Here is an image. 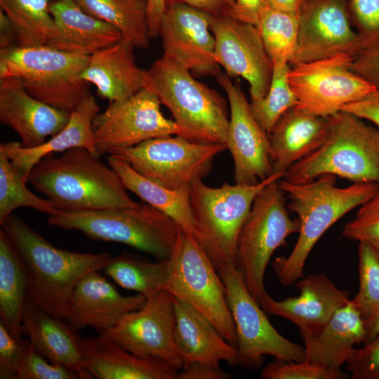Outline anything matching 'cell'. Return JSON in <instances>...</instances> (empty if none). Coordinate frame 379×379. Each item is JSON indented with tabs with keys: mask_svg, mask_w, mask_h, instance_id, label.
Returning a JSON list of instances; mask_svg holds the SVG:
<instances>
[{
	"mask_svg": "<svg viewBox=\"0 0 379 379\" xmlns=\"http://www.w3.org/2000/svg\"><path fill=\"white\" fill-rule=\"evenodd\" d=\"M17 248L28 277V302L65 320L78 282L103 270L112 255L63 250L46 240L25 220L11 214L1 225Z\"/></svg>",
	"mask_w": 379,
	"mask_h": 379,
	"instance_id": "6da1fadb",
	"label": "cell"
},
{
	"mask_svg": "<svg viewBox=\"0 0 379 379\" xmlns=\"http://www.w3.org/2000/svg\"><path fill=\"white\" fill-rule=\"evenodd\" d=\"M59 211L135 207L117 172L87 149L74 147L60 157H45L32 168L28 181Z\"/></svg>",
	"mask_w": 379,
	"mask_h": 379,
	"instance_id": "7a4b0ae2",
	"label": "cell"
},
{
	"mask_svg": "<svg viewBox=\"0 0 379 379\" xmlns=\"http://www.w3.org/2000/svg\"><path fill=\"white\" fill-rule=\"evenodd\" d=\"M335 175L326 174L303 183L282 178L279 186L290 199L289 211L300 220L297 242L287 257H279L272 267L279 282L286 286L304 277L305 262L317 241L336 221L362 205L379 192V183L359 182L346 187L335 185Z\"/></svg>",
	"mask_w": 379,
	"mask_h": 379,
	"instance_id": "3957f363",
	"label": "cell"
},
{
	"mask_svg": "<svg viewBox=\"0 0 379 379\" xmlns=\"http://www.w3.org/2000/svg\"><path fill=\"white\" fill-rule=\"evenodd\" d=\"M147 72L149 85L172 113L183 137L227 147V105L217 91L196 80L182 64L164 55Z\"/></svg>",
	"mask_w": 379,
	"mask_h": 379,
	"instance_id": "277c9868",
	"label": "cell"
},
{
	"mask_svg": "<svg viewBox=\"0 0 379 379\" xmlns=\"http://www.w3.org/2000/svg\"><path fill=\"white\" fill-rule=\"evenodd\" d=\"M47 222L93 240L126 244L158 260L169 259L182 230L174 220L145 202L135 207L59 211Z\"/></svg>",
	"mask_w": 379,
	"mask_h": 379,
	"instance_id": "5b68a950",
	"label": "cell"
},
{
	"mask_svg": "<svg viewBox=\"0 0 379 379\" xmlns=\"http://www.w3.org/2000/svg\"><path fill=\"white\" fill-rule=\"evenodd\" d=\"M329 119L331 129L326 141L281 178L303 183L331 174L354 182L379 183V130L344 110Z\"/></svg>",
	"mask_w": 379,
	"mask_h": 379,
	"instance_id": "8992f818",
	"label": "cell"
},
{
	"mask_svg": "<svg viewBox=\"0 0 379 379\" xmlns=\"http://www.w3.org/2000/svg\"><path fill=\"white\" fill-rule=\"evenodd\" d=\"M89 57L47 46H11L0 49V79L19 78L32 97L71 114L91 94L81 77Z\"/></svg>",
	"mask_w": 379,
	"mask_h": 379,
	"instance_id": "52a82bcc",
	"label": "cell"
},
{
	"mask_svg": "<svg viewBox=\"0 0 379 379\" xmlns=\"http://www.w3.org/2000/svg\"><path fill=\"white\" fill-rule=\"evenodd\" d=\"M272 173L254 185H230L209 187L202 180L190 187L191 208L202 245L215 268L226 265L237 266V241L253 201L267 185L283 177Z\"/></svg>",
	"mask_w": 379,
	"mask_h": 379,
	"instance_id": "ba28073f",
	"label": "cell"
},
{
	"mask_svg": "<svg viewBox=\"0 0 379 379\" xmlns=\"http://www.w3.org/2000/svg\"><path fill=\"white\" fill-rule=\"evenodd\" d=\"M168 263L164 291L203 314L227 342L237 347L225 284L198 239L182 230Z\"/></svg>",
	"mask_w": 379,
	"mask_h": 379,
	"instance_id": "9c48e42d",
	"label": "cell"
},
{
	"mask_svg": "<svg viewBox=\"0 0 379 379\" xmlns=\"http://www.w3.org/2000/svg\"><path fill=\"white\" fill-rule=\"evenodd\" d=\"M284 194L278 180L262 190L253 201L238 238L237 267L259 304L266 292L264 277L272 255L286 244L289 235L300 229V219L291 220L288 215Z\"/></svg>",
	"mask_w": 379,
	"mask_h": 379,
	"instance_id": "30bf717a",
	"label": "cell"
},
{
	"mask_svg": "<svg viewBox=\"0 0 379 379\" xmlns=\"http://www.w3.org/2000/svg\"><path fill=\"white\" fill-rule=\"evenodd\" d=\"M226 149L224 145L198 143L176 135L150 139L112 155L146 179L179 190L202 180L211 171L215 156Z\"/></svg>",
	"mask_w": 379,
	"mask_h": 379,
	"instance_id": "8fae6325",
	"label": "cell"
},
{
	"mask_svg": "<svg viewBox=\"0 0 379 379\" xmlns=\"http://www.w3.org/2000/svg\"><path fill=\"white\" fill-rule=\"evenodd\" d=\"M226 291V299L237 333L240 364H258L264 355L285 361L306 359L305 347L281 335L271 324L265 312L247 289L234 265L218 269Z\"/></svg>",
	"mask_w": 379,
	"mask_h": 379,
	"instance_id": "7c38bea8",
	"label": "cell"
},
{
	"mask_svg": "<svg viewBox=\"0 0 379 379\" xmlns=\"http://www.w3.org/2000/svg\"><path fill=\"white\" fill-rule=\"evenodd\" d=\"M353 59L347 54H338L290 67L288 79L296 106L328 119L375 90L351 69Z\"/></svg>",
	"mask_w": 379,
	"mask_h": 379,
	"instance_id": "4fadbf2b",
	"label": "cell"
},
{
	"mask_svg": "<svg viewBox=\"0 0 379 379\" xmlns=\"http://www.w3.org/2000/svg\"><path fill=\"white\" fill-rule=\"evenodd\" d=\"M161 104L150 85L124 100L109 102L93 121L98 155L112 154L153 138L182 136L176 123L164 116Z\"/></svg>",
	"mask_w": 379,
	"mask_h": 379,
	"instance_id": "5bb4252c",
	"label": "cell"
},
{
	"mask_svg": "<svg viewBox=\"0 0 379 379\" xmlns=\"http://www.w3.org/2000/svg\"><path fill=\"white\" fill-rule=\"evenodd\" d=\"M175 324L173 295L164 290L100 335L136 355L164 361L179 371L183 363L175 340Z\"/></svg>",
	"mask_w": 379,
	"mask_h": 379,
	"instance_id": "9a60e30c",
	"label": "cell"
},
{
	"mask_svg": "<svg viewBox=\"0 0 379 379\" xmlns=\"http://www.w3.org/2000/svg\"><path fill=\"white\" fill-rule=\"evenodd\" d=\"M362 51L347 0H305L299 13L297 46L290 66Z\"/></svg>",
	"mask_w": 379,
	"mask_h": 379,
	"instance_id": "2e32d148",
	"label": "cell"
},
{
	"mask_svg": "<svg viewBox=\"0 0 379 379\" xmlns=\"http://www.w3.org/2000/svg\"><path fill=\"white\" fill-rule=\"evenodd\" d=\"M215 60L229 77H241L249 84L251 100L264 98L270 88L273 64L258 28L230 16H211Z\"/></svg>",
	"mask_w": 379,
	"mask_h": 379,
	"instance_id": "e0dca14e",
	"label": "cell"
},
{
	"mask_svg": "<svg viewBox=\"0 0 379 379\" xmlns=\"http://www.w3.org/2000/svg\"><path fill=\"white\" fill-rule=\"evenodd\" d=\"M216 79L224 89L230 106L226 145L234 161V182L256 184L273 173L269 135L255 119L240 85L222 72Z\"/></svg>",
	"mask_w": 379,
	"mask_h": 379,
	"instance_id": "ac0fdd59",
	"label": "cell"
},
{
	"mask_svg": "<svg viewBox=\"0 0 379 379\" xmlns=\"http://www.w3.org/2000/svg\"><path fill=\"white\" fill-rule=\"evenodd\" d=\"M211 16L183 4H172L166 6L159 24L163 55L182 64L195 78L216 77L220 72L214 56Z\"/></svg>",
	"mask_w": 379,
	"mask_h": 379,
	"instance_id": "d6986e66",
	"label": "cell"
},
{
	"mask_svg": "<svg viewBox=\"0 0 379 379\" xmlns=\"http://www.w3.org/2000/svg\"><path fill=\"white\" fill-rule=\"evenodd\" d=\"M99 272L84 277L70 296L65 320L75 331L86 326L102 332L108 331L146 301L147 298L139 293L123 295Z\"/></svg>",
	"mask_w": 379,
	"mask_h": 379,
	"instance_id": "ffe728a7",
	"label": "cell"
},
{
	"mask_svg": "<svg viewBox=\"0 0 379 379\" xmlns=\"http://www.w3.org/2000/svg\"><path fill=\"white\" fill-rule=\"evenodd\" d=\"M300 295L282 300L267 292L260 305L272 315L286 319L312 334L318 333L334 313L350 302L349 292L340 289L323 273L312 274L295 282Z\"/></svg>",
	"mask_w": 379,
	"mask_h": 379,
	"instance_id": "44dd1931",
	"label": "cell"
},
{
	"mask_svg": "<svg viewBox=\"0 0 379 379\" xmlns=\"http://www.w3.org/2000/svg\"><path fill=\"white\" fill-rule=\"evenodd\" d=\"M70 114L32 97L19 78L0 79V121L18 135L22 146L44 144L67 125Z\"/></svg>",
	"mask_w": 379,
	"mask_h": 379,
	"instance_id": "7402d4cb",
	"label": "cell"
},
{
	"mask_svg": "<svg viewBox=\"0 0 379 379\" xmlns=\"http://www.w3.org/2000/svg\"><path fill=\"white\" fill-rule=\"evenodd\" d=\"M48 9L54 29L47 46L73 54L90 56L123 39L114 26L83 11L72 0H53Z\"/></svg>",
	"mask_w": 379,
	"mask_h": 379,
	"instance_id": "603a6c76",
	"label": "cell"
},
{
	"mask_svg": "<svg viewBox=\"0 0 379 379\" xmlns=\"http://www.w3.org/2000/svg\"><path fill=\"white\" fill-rule=\"evenodd\" d=\"M173 299L174 336L182 368L194 362L215 366L222 361L232 366L240 364L237 347L227 342L203 314L177 298Z\"/></svg>",
	"mask_w": 379,
	"mask_h": 379,
	"instance_id": "cb8c5ba5",
	"label": "cell"
},
{
	"mask_svg": "<svg viewBox=\"0 0 379 379\" xmlns=\"http://www.w3.org/2000/svg\"><path fill=\"white\" fill-rule=\"evenodd\" d=\"M134 45L122 39L90 55L81 77L109 102L124 100L149 86L147 70L135 62Z\"/></svg>",
	"mask_w": 379,
	"mask_h": 379,
	"instance_id": "d4e9b609",
	"label": "cell"
},
{
	"mask_svg": "<svg viewBox=\"0 0 379 379\" xmlns=\"http://www.w3.org/2000/svg\"><path fill=\"white\" fill-rule=\"evenodd\" d=\"M82 366L98 379H177L178 370L154 358L136 355L101 335L81 338Z\"/></svg>",
	"mask_w": 379,
	"mask_h": 379,
	"instance_id": "484cf974",
	"label": "cell"
},
{
	"mask_svg": "<svg viewBox=\"0 0 379 379\" xmlns=\"http://www.w3.org/2000/svg\"><path fill=\"white\" fill-rule=\"evenodd\" d=\"M99 111L100 106L90 94L71 113L67 125L44 144L34 147H25L20 142L10 141L1 143L0 151L5 154L26 183L33 166L53 153L82 147L100 157L93 129V119Z\"/></svg>",
	"mask_w": 379,
	"mask_h": 379,
	"instance_id": "4316f807",
	"label": "cell"
},
{
	"mask_svg": "<svg viewBox=\"0 0 379 379\" xmlns=\"http://www.w3.org/2000/svg\"><path fill=\"white\" fill-rule=\"evenodd\" d=\"M331 121L297 106L287 110L269 133L273 173H284L326 141Z\"/></svg>",
	"mask_w": 379,
	"mask_h": 379,
	"instance_id": "83f0119b",
	"label": "cell"
},
{
	"mask_svg": "<svg viewBox=\"0 0 379 379\" xmlns=\"http://www.w3.org/2000/svg\"><path fill=\"white\" fill-rule=\"evenodd\" d=\"M307 359L340 369L352 357L354 345L365 343V321L352 300L337 310L317 334L300 330Z\"/></svg>",
	"mask_w": 379,
	"mask_h": 379,
	"instance_id": "f1b7e54d",
	"label": "cell"
},
{
	"mask_svg": "<svg viewBox=\"0 0 379 379\" xmlns=\"http://www.w3.org/2000/svg\"><path fill=\"white\" fill-rule=\"evenodd\" d=\"M22 332L36 352L51 362L69 368L82 379L93 378L82 366L81 338L64 320L27 302Z\"/></svg>",
	"mask_w": 379,
	"mask_h": 379,
	"instance_id": "f546056e",
	"label": "cell"
},
{
	"mask_svg": "<svg viewBox=\"0 0 379 379\" xmlns=\"http://www.w3.org/2000/svg\"><path fill=\"white\" fill-rule=\"evenodd\" d=\"M107 160L128 190L174 220L182 230L198 239L190 201V187L170 190L142 177L126 162L112 154H108Z\"/></svg>",
	"mask_w": 379,
	"mask_h": 379,
	"instance_id": "4dcf8cb0",
	"label": "cell"
},
{
	"mask_svg": "<svg viewBox=\"0 0 379 379\" xmlns=\"http://www.w3.org/2000/svg\"><path fill=\"white\" fill-rule=\"evenodd\" d=\"M28 277L24 262L5 231L0 230V321L22 339V318L27 301Z\"/></svg>",
	"mask_w": 379,
	"mask_h": 379,
	"instance_id": "1f68e13d",
	"label": "cell"
},
{
	"mask_svg": "<svg viewBox=\"0 0 379 379\" xmlns=\"http://www.w3.org/2000/svg\"><path fill=\"white\" fill-rule=\"evenodd\" d=\"M87 13L117 27L135 48L150 44L146 0H72Z\"/></svg>",
	"mask_w": 379,
	"mask_h": 379,
	"instance_id": "d6a6232c",
	"label": "cell"
},
{
	"mask_svg": "<svg viewBox=\"0 0 379 379\" xmlns=\"http://www.w3.org/2000/svg\"><path fill=\"white\" fill-rule=\"evenodd\" d=\"M103 272L122 288L148 298L164 290L168 263V260L152 262L122 254L112 256Z\"/></svg>",
	"mask_w": 379,
	"mask_h": 379,
	"instance_id": "836d02e7",
	"label": "cell"
},
{
	"mask_svg": "<svg viewBox=\"0 0 379 379\" xmlns=\"http://www.w3.org/2000/svg\"><path fill=\"white\" fill-rule=\"evenodd\" d=\"M49 0H0L1 10L10 20L18 46H46L54 29Z\"/></svg>",
	"mask_w": 379,
	"mask_h": 379,
	"instance_id": "e575fe53",
	"label": "cell"
},
{
	"mask_svg": "<svg viewBox=\"0 0 379 379\" xmlns=\"http://www.w3.org/2000/svg\"><path fill=\"white\" fill-rule=\"evenodd\" d=\"M257 27L273 67L289 65L297 46L299 15L266 4L260 13Z\"/></svg>",
	"mask_w": 379,
	"mask_h": 379,
	"instance_id": "d590c367",
	"label": "cell"
},
{
	"mask_svg": "<svg viewBox=\"0 0 379 379\" xmlns=\"http://www.w3.org/2000/svg\"><path fill=\"white\" fill-rule=\"evenodd\" d=\"M26 184L18 171L5 154L0 151L1 225L18 208H32L48 216L59 212L52 201L33 194Z\"/></svg>",
	"mask_w": 379,
	"mask_h": 379,
	"instance_id": "8d00e7d4",
	"label": "cell"
},
{
	"mask_svg": "<svg viewBox=\"0 0 379 379\" xmlns=\"http://www.w3.org/2000/svg\"><path fill=\"white\" fill-rule=\"evenodd\" d=\"M290 67V65L274 66L267 95L261 99L251 100L255 119L268 135L279 118L298 104L288 79Z\"/></svg>",
	"mask_w": 379,
	"mask_h": 379,
	"instance_id": "74e56055",
	"label": "cell"
},
{
	"mask_svg": "<svg viewBox=\"0 0 379 379\" xmlns=\"http://www.w3.org/2000/svg\"><path fill=\"white\" fill-rule=\"evenodd\" d=\"M359 291L352 302L366 320L379 310V247L359 241Z\"/></svg>",
	"mask_w": 379,
	"mask_h": 379,
	"instance_id": "f35d334b",
	"label": "cell"
},
{
	"mask_svg": "<svg viewBox=\"0 0 379 379\" xmlns=\"http://www.w3.org/2000/svg\"><path fill=\"white\" fill-rule=\"evenodd\" d=\"M263 379H344L347 375L341 369L324 366L307 359L302 361L276 359L262 369Z\"/></svg>",
	"mask_w": 379,
	"mask_h": 379,
	"instance_id": "ab89813d",
	"label": "cell"
},
{
	"mask_svg": "<svg viewBox=\"0 0 379 379\" xmlns=\"http://www.w3.org/2000/svg\"><path fill=\"white\" fill-rule=\"evenodd\" d=\"M352 24L362 52L379 46V0H347Z\"/></svg>",
	"mask_w": 379,
	"mask_h": 379,
	"instance_id": "60d3db41",
	"label": "cell"
},
{
	"mask_svg": "<svg viewBox=\"0 0 379 379\" xmlns=\"http://www.w3.org/2000/svg\"><path fill=\"white\" fill-rule=\"evenodd\" d=\"M361 206L354 219L345 225L342 234L348 239L379 247V192Z\"/></svg>",
	"mask_w": 379,
	"mask_h": 379,
	"instance_id": "b9f144b4",
	"label": "cell"
},
{
	"mask_svg": "<svg viewBox=\"0 0 379 379\" xmlns=\"http://www.w3.org/2000/svg\"><path fill=\"white\" fill-rule=\"evenodd\" d=\"M17 373L18 379H82L77 372L46 359L32 345L25 353Z\"/></svg>",
	"mask_w": 379,
	"mask_h": 379,
	"instance_id": "7bdbcfd3",
	"label": "cell"
},
{
	"mask_svg": "<svg viewBox=\"0 0 379 379\" xmlns=\"http://www.w3.org/2000/svg\"><path fill=\"white\" fill-rule=\"evenodd\" d=\"M31 345L29 340L15 338L0 321L1 379H18V368Z\"/></svg>",
	"mask_w": 379,
	"mask_h": 379,
	"instance_id": "ee69618b",
	"label": "cell"
},
{
	"mask_svg": "<svg viewBox=\"0 0 379 379\" xmlns=\"http://www.w3.org/2000/svg\"><path fill=\"white\" fill-rule=\"evenodd\" d=\"M345 364L353 379H379V335L355 348Z\"/></svg>",
	"mask_w": 379,
	"mask_h": 379,
	"instance_id": "f6af8a7d",
	"label": "cell"
},
{
	"mask_svg": "<svg viewBox=\"0 0 379 379\" xmlns=\"http://www.w3.org/2000/svg\"><path fill=\"white\" fill-rule=\"evenodd\" d=\"M351 69L379 89V46L354 58Z\"/></svg>",
	"mask_w": 379,
	"mask_h": 379,
	"instance_id": "bcb514c9",
	"label": "cell"
},
{
	"mask_svg": "<svg viewBox=\"0 0 379 379\" xmlns=\"http://www.w3.org/2000/svg\"><path fill=\"white\" fill-rule=\"evenodd\" d=\"M341 110L370 121L379 128V89L375 88L361 100L345 105Z\"/></svg>",
	"mask_w": 379,
	"mask_h": 379,
	"instance_id": "7dc6e473",
	"label": "cell"
},
{
	"mask_svg": "<svg viewBox=\"0 0 379 379\" xmlns=\"http://www.w3.org/2000/svg\"><path fill=\"white\" fill-rule=\"evenodd\" d=\"M183 4L213 16H230L234 0H166V6Z\"/></svg>",
	"mask_w": 379,
	"mask_h": 379,
	"instance_id": "c3c4849f",
	"label": "cell"
},
{
	"mask_svg": "<svg viewBox=\"0 0 379 379\" xmlns=\"http://www.w3.org/2000/svg\"><path fill=\"white\" fill-rule=\"evenodd\" d=\"M230 375L220 368L201 363H191L178 372L177 379H227Z\"/></svg>",
	"mask_w": 379,
	"mask_h": 379,
	"instance_id": "681fc988",
	"label": "cell"
},
{
	"mask_svg": "<svg viewBox=\"0 0 379 379\" xmlns=\"http://www.w3.org/2000/svg\"><path fill=\"white\" fill-rule=\"evenodd\" d=\"M265 5V0H234L230 16L257 27Z\"/></svg>",
	"mask_w": 379,
	"mask_h": 379,
	"instance_id": "f907efd6",
	"label": "cell"
},
{
	"mask_svg": "<svg viewBox=\"0 0 379 379\" xmlns=\"http://www.w3.org/2000/svg\"><path fill=\"white\" fill-rule=\"evenodd\" d=\"M149 33L151 39L159 36L161 19L166 9V0H147Z\"/></svg>",
	"mask_w": 379,
	"mask_h": 379,
	"instance_id": "816d5d0a",
	"label": "cell"
},
{
	"mask_svg": "<svg viewBox=\"0 0 379 379\" xmlns=\"http://www.w3.org/2000/svg\"><path fill=\"white\" fill-rule=\"evenodd\" d=\"M0 49L7 48L16 41V36L11 23L6 14L0 10Z\"/></svg>",
	"mask_w": 379,
	"mask_h": 379,
	"instance_id": "f5cc1de1",
	"label": "cell"
},
{
	"mask_svg": "<svg viewBox=\"0 0 379 379\" xmlns=\"http://www.w3.org/2000/svg\"><path fill=\"white\" fill-rule=\"evenodd\" d=\"M305 0H265L269 6L288 13L299 15Z\"/></svg>",
	"mask_w": 379,
	"mask_h": 379,
	"instance_id": "db71d44e",
	"label": "cell"
},
{
	"mask_svg": "<svg viewBox=\"0 0 379 379\" xmlns=\"http://www.w3.org/2000/svg\"><path fill=\"white\" fill-rule=\"evenodd\" d=\"M366 331L365 343L373 340L379 335V310L370 318L364 320Z\"/></svg>",
	"mask_w": 379,
	"mask_h": 379,
	"instance_id": "11a10c76",
	"label": "cell"
},
{
	"mask_svg": "<svg viewBox=\"0 0 379 379\" xmlns=\"http://www.w3.org/2000/svg\"><path fill=\"white\" fill-rule=\"evenodd\" d=\"M147 1V0H146Z\"/></svg>",
	"mask_w": 379,
	"mask_h": 379,
	"instance_id": "9f6ffc18",
	"label": "cell"
}]
</instances>
